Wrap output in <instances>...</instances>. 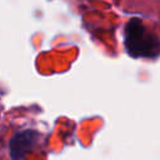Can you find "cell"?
<instances>
[{
    "label": "cell",
    "mask_w": 160,
    "mask_h": 160,
    "mask_svg": "<svg viewBox=\"0 0 160 160\" xmlns=\"http://www.w3.org/2000/svg\"><path fill=\"white\" fill-rule=\"evenodd\" d=\"M125 48L132 58H155L160 52V42L145 32L139 19H131L125 28Z\"/></svg>",
    "instance_id": "obj_1"
},
{
    "label": "cell",
    "mask_w": 160,
    "mask_h": 160,
    "mask_svg": "<svg viewBox=\"0 0 160 160\" xmlns=\"http://www.w3.org/2000/svg\"><path fill=\"white\" fill-rule=\"evenodd\" d=\"M39 134L28 129L16 132L10 140V156L12 160H24L25 155L36 145Z\"/></svg>",
    "instance_id": "obj_2"
}]
</instances>
